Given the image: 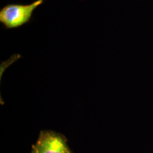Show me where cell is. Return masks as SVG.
<instances>
[{
	"mask_svg": "<svg viewBox=\"0 0 153 153\" xmlns=\"http://www.w3.org/2000/svg\"><path fill=\"white\" fill-rule=\"evenodd\" d=\"M33 148L38 153H71L64 138L52 131L42 132Z\"/></svg>",
	"mask_w": 153,
	"mask_h": 153,
	"instance_id": "2",
	"label": "cell"
},
{
	"mask_svg": "<svg viewBox=\"0 0 153 153\" xmlns=\"http://www.w3.org/2000/svg\"><path fill=\"white\" fill-rule=\"evenodd\" d=\"M44 0H36L30 4H10L0 10V22L6 29L20 27L30 21L33 13Z\"/></svg>",
	"mask_w": 153,
	"mask_h": 153,
	"instance_id": "1",
	"label": "cell"
},
{
	"mask_svg": "<svg viewBox=\"0 0 153 153\" xmlns=\"http://www.w3.org/2000/svg\"><path fill=\"white\" fill-rule=\"evenodd\" d=\"M32 153H37V152H36V151H35V150H33V152H32Z\"/></svg>",
	"mask_w": 153,
	"mask_h": 153,
	"instance_id": "3",
	"label": "cell"
}]
</instances>
